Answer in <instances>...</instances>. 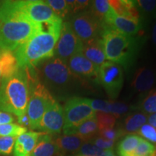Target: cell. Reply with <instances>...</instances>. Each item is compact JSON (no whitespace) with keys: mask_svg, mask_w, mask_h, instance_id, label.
I'll return each mask as SVG.
<instances>
[{"mask_svg":"<svg viewBox=\"0 0 156 156\" xmlns=\"http://www.w3.org/2000/svg\"><path fill=\"white\" fill-rule=\"evenodd\" d=\"M42 28V24L34 23L20 12L14 1H2L0 5V49L14 51Z\"/></svg>","mask_w":156,"mask_h":156,"instance_id":"obj_1","label":"cell"},{"mask_svg":"<svg viewBox=\"0 0 156 156\" xmlns=\"http://www.w3.org/2000/svg\"><path fill=\"white\" fill-rule=\"evenodd\" d=\"M42 25L41 30L13 51L20 69H31L45 60L54 57L62 20Z\"/></svg>","mask_w":156,"mask_h":156,"instance_id":"obj_2","label":"cell"},{"mask_svg":"<svg viewBox=\"0 0 156 156\" xmlns=\"http://www.w3.org/2000/svg\"><path fill=\"white\" fill-rule=\"evenodd\" d=\"M30 80L27 69H20L0 85V111L20 118L27 111L30 98Z\"/></svg>","mask_w":156,"mask_h":156,"instance_id":"obj_3","label":"cell"},{"mask_svg":"<svg viewBox=\"0 0 156 156\" xmlns=\"http://www.w3.org/2000/svg\"><path fill=\"white\" fill-rule=\"evenodd\" d=\"M103 50L106 59L122 65H128L134 54L136 42L132 36L122 34L102 25Z\"/></svg>","mask_w":156,"mask_h":156,"instance_id":"obj_4","label":"cell"},{"mask_svg":"<svg viewBox=\"0 0 156 156\" xmlns=\"http://www.w3.org/2000/svg\"><path fill=\"white\" fill-rule=\"evenodd\" d=\"M38 74L45 87L52 89H62L73 81L75 76L70 71L67 64L59 58L52 57L45 60L37 67Z\"/></svg>","mask_w":156,"mask_h":156,"instance_id":"obj_5","label":"cell"},{"mask_svg":"<svg viewBox=\"0 0 156 156\" xmlns=\"http://www.w3.org/2000/svg\"><path fill=\"white\" fill-rule=\"evenodd\" d=\"M54 101L55 99L51 93L42 83L34 84L30 90V98L26 111L31 129H37L45 112Z\"/></svg>","mask_w":156,"mask_h":156,"instance_id":"obj_6","label":"cell"},{"mask_svg":"<svg viewBox=\"0 0 156 156\" xmlns=\"http://www.w3.org/2000/svg\"><path fill=\"white\" fill-rule=\"evenodd\" d=\"M64 124L63 132L79 126L82 123L95 116V112L91 108L88 98L72 97L66 101L64 107Z\"/></svg>","mask_w":156,"mask_h":156,"instance_id":"obj_7","label":"cell"},{"mask_svg":"<svg viewBox=\"0 0 156 156\" xmlns=\"http://www.w3.org/2000/svg\"><path fill=\"white\" fill-rule=\"evenodd\" d=\"M98 80L111 98L119 94L124 83V74L120 64L106 61L98 67Z\"/></svg>","mask_w":156,"mask_h":156,"instance_id":"obj_8","label":"cell"},{"mask_svg":"<svg viewBox=\"0 0 156 156\" xmlns=\"http://www.w3.org/2000/svg\"><path fill=\"white\" fill-rule=\"evenodd\" d=\"M69 23L74 33L83 44L98 38L102 28V23L90 11L75 15Z\"/></svg>","mask_w":156,"mask_h":156,"instance_id":"obj_9","label":"cell"},{"mask_svg":"<svg viewBox=\"0 0 156 156\" xmlns=\"http://www.w3.org/2000/svg\"><path fill=\"white\" fill-rule=\"evenodd\" d=\"M14 2L16 8L34 23L44 24L62 20L45 1L26 0L14 1Z\"/></svg>","mask_w":156,"mask_h":156,"instance_id":"obj_10","label":"cell"},{"mask_svg":"<svg viewBox=\"0 0 156 156\" xmlns=\"http://www.w3.org/2000/svg\"><path fill=\"white\" fill-rule=\"evenodd\" d=\"M83 46V42L74 33L69 23H62L59 38L54 49V57L67 63L72 56L82 51Z\"/></svg>","mask_w":156,"mask_h":156,"instance_id":"obj_11","label":"cell"},{"mask_svg":"<svg viewBox=\"0 0 156 156\" xmlns=\"http://www.w3.org/2000/svg\"><path fill=\"white\" fill-rule=\"evenodd\" d=\"M64 124V109L57 101H54L45 112L37 129L51 135L59 134Z\"/></svg>","mask_w":156,"mask_h":156,"instance_id":"obj_12","label":"cell"},{"mask_svg":"<svg viewBox=\"0 0 156 156\" xmlns=\"http://www.w3.org/2000/svg\"><path fill=\"white\" fill-rule=\"evenodd\" d=\"M102 25L129 36L136 34L141 29L140 22L119 16L114 10L105 17Z\"/></svg>","mask_w":156,"mask_h":156,"instance_id":"obj_13","label":"cell"},{"mask_svg":"<svg viewBox=\"0 0 156 156\" xmlns=\"http://www.w3.org/2000/svg\"><path fill=\"white\" fill-rule=\"evenodd\" d=\"M68 67L75 76L98 78V67L85 57L82 52H78L72 56L67 62Z\"/></svg>","mask_w":156,"mask_h":156,"instance_id":"obj_14","label":"cell"},{"mask_svg":"<svg viewBox=\"0 0 156 156\" xmlns=\"http://www.w3.org/2000/svg\"><path fill=\"white\" fill-rule=\"evenodd\" d=\"M42 132H26L17 136L13 149V156H30Z\"/></svg>","mask_w":156,"mask_h":156,"instance_id":"obj_15","label":"cell"},{"mask_svg":"<svg viewBox=\"0 0 156 156\" xmlns=\"http://www.w3.org/2000/svg\"><path fill=\"white\" fill-rule=\"evenodd\" d=\"M113 10L119 16L140 22V12L136 1L131 0H109Z\"/></svg>","mask_w":156,"mask_h":156,"instance_id":"obj_16","label":"cell"},{"mask_svg":"<svg viewBox=\"0 0 156 156\" xmlns=\"http://www.w3.org/2000/svg\"><path fill=\"white\" fill-rule=\"evenodd\" d=\"M82 53L87 59L99 67L106 62V55L103 50L101 38H98L83 44Z\"/></svg>","mask_w":156,"mask_h":156,"instance_id":"obj_17","label":"cell"},{"mask_svg":"<svg viewBox=\"0 0 156 156\" xmlns=\"http://www.w3.org/2000/svg\"><path fill=\"white\" fill-rule=\"evenodd\" d=\"M61 154L51 134L43 132L30 156H59Z\"/></svg>","mask_w":156,"mask_h":156,"instance_id":"obj_18","label":"cell"},{"mask_svg":"<svg viewBox=\"0 0 156 156\" xmlns=\"http://www.w3.org/2000/svg\"><path fill=\"white\" fill-rule=\"evenodd\" d=\"M154 83L155 75L153 72L146 67H142L136 70L132 80V86L135 91L143 93L149 90Z\"/></svg>","mask_w":156,"mask_h":156,"instance_id":"obj_19","label":"cell"},{"mask_svg":"<svg viewBox=\"0 0 156 156\" xmlns=\"http://www.w3.org/2000/svg\"><path fill=\"white\" fill-rule=\"evenodd\" d=\"M18 69V64L13 51L0 49V70L2 80L12 76Z\"/></svg>","mask_w":156,"mask_h":156,"instance_id":"obj_20","label":"cell"},{"mask_svg":"<svg viewBox=\"0 0 156 156\" xmlns=\"http://www.w3.org/2000/svg\"><path fill=\"white\" fill-rule=\"evenodd\" d=\"M98 132V128L97 121L95 116H94L82 123L79 126L64 132V134L65 135H77L83 138L86 142L93 138Z\"/></svg>","mask_w":156,"mask_h":156,"instance_id":"obj_21","label":"cell"},{"mask_svg":"<svg viewBox=\"0 0 156 156\" xmlns=\"http://www.w3.org/2000/svg\"><path fill=\"white\" fill-rule=\"evenodd\" d=\"M83 138L77 135H64L58 136L55 140L56 145L62 153L66 152H75L80 149L85 143Z\"/></svg>","mask_w":156,"mask_h":156,"instance_id":"obj_22","label":"cell"},{"mask_svg":"<svg viewBox=\"0 0 156 156\" xmlns=\"http://www.w3.org/2000/svg\"><path fill=\"white\" fill-rule=\"evenodd\" d=\"M147 122V116L144 113H136L129 116L124 122V132H137Z\"/></svg>","mask_w":156,"mask_h":156,"instance_id":"obj_23","label":"cell"},{"mask_svg":"<svg viewBox=\"0 0 156 156\" xmlns=\"http://www.w3.org/2000/svg\"><path fill=\"white\" fill-rule=\"evenodd\" d=\"M141 140V136H139L137 134H130L124 136L121 140L118 145V148H117L119 155L124 156L126 154L131 153L137 147Z\"/></svg>","mask_w":156,"mask_h":156,"instance_id":"obj_24","label":"cell"},{"mask_svg":"<svg viewBox=\"0 0 156 156\" xmlns=\"http://www.w3.org/2000/svg\"><path fill=\"white\" fill-rule=\"evenodd\" d=\"M112 11L113 9L106 0H95L91 3L90 12L101 23Z\"/></svg>","mask_w":156,"mask_h":156,"instance_id":"obj_25","label":"cell"},{"mask_svg":"<svg viewBox=\"0 0 156 156\" xmlns=\"http://www.w3.org/2000/svg\"><path fill=\"white\" fill-rule=\"evenodd\" d=\"M124 156H156V147L151 142L142 138L137 147Z\"/></svg>","mask_w":156,"mask_h":156,"instance_id":"obj_26","label":"cell"},{"mask_svg":"<svg viewBox=\"0 0 156 156\" xmlns=\"http://www.w3.org/2000/svg\"><path fill=\"white\" fill-rule=\"evenodd\" d=\"M95 119L97 121L98 132L114 128L116 119L113 114L101 112H95Z\"/></svg>","mask_w":156,"mask_h":156,"instance_id":"obj_27","label":"cell"},{"mask_svg":"<svg viewBox=\"0 0 156 156\" xmlns=\"http://www.w3.org/2000/svg\"><path fill=\"white\" fill-rule=\"evenodd\" d=\"M27 132V128L20 124H0V136H19Z\"/></svg>","mask_w":156,"mask_h":156,"instance_id":"obj_28","label":"cell"},{"mask_svg":"<svg viewBox=\"0 0 156 156\" xmlns=\"http://www.w3.org/2000/svg\"><path fill=\"white\" fill-rule=\"evenodd\" d=\"M57 16L64 18L69 12L67 2L64 0H47L45 1Z\"/></svg>","mask_w":156,"mask_h":156,"instance_id":"obj_29","label":"cell"},{"mask_svg":"<svg viewBox=\"0 0 156 156\" xmlns=\"http://www.w3.org/2000/svg\"><path fill=\"white\" fill-rule=\"evenodd\" d=\"M140 109L145 114H156V90L150 93L142 101Z\"/></svg>","mask_w":156,"mask_h":156,"instance_id":"obj_30","label":"cell"},{"mask_svg":"<svg viewBox=\"0 0 156 156\" xmlns=\"http://www.w3.org/2000/svg\"><path fill=\"white\" fill-rule=\"evenodd\" d=\"M16 139V136H0V155H10L13 152Z\"/></svg>","mask_w":156,"mask_h":156,"instance_id":"obj_31","label":"cell"},{"mask_svg":"<svg viewBox=\"0 0 156 156\" xmlns=\"http://www.w3.org/2000/svg\"><path fill=\"white\" fill-rule=\"evenodd\" d=\"M139 10L145 14L154 15L156 14V1L155 0H139L136 1Z\"/></svg>","mask_w":156,"mask_h":156,"instance_id":"obj_32","label":"cell"},{"mask_svg":"<svg viewBox=\"0 0 156 156\" xmlns=\"http://www.w3.org/2000/svg\"><path fill=\"white\" fill-rule=\"evenodd\" d=\"M137 133L140 136L145 138V140H147V141L153 142V143H156V128L150 125L149 124H144L140 129Z\"/></svg>","mask_w":156,"mask_h":156,"instance_id":"obj_33","label":"cell"},{"mask_svg":"<svg viewBox=\"0 0 156 156\" xmlns=\"http://www.w3.org/2000/svg\"><path fill=\"white\" fill-rule=\"evenodd\" d=\"M103 150L96 147L94 144L85 142L80 149V155L83 156H100Z\"/></svg>","mask_w":156,"mask_h":156,"instance_id":"obj_34","label":"cell"},{"mask_svg":"<svg viewBox=\"0 0 156 156\" xmlns=\"http://www.w3.org/2000/svg\"><path fill=\"white\" fill-rule=\"evenodd\" d=\"M129 106L124 103L109 101V114H112L117 118L128 112Z\"/></svg>","mask_w":156,"mask_h":156,"instance_id":"obj_35","label":"cell"},{"mask_svg":"<svg viewBox=\"0 0 156 156\" xmlns=\"http://www.w3.org/2000/svg\"><path fill=\"white\" fill-rule=\"evenodd\" d=\"M88 103L91 108L96 112L109 113V101L99 100V99H89Z\"/></svg>","mask_w":156,"mask_h":156,"instance_id":"obj_36","label":"cell"},{"mask_svg":"<svg viewBox=\"0 0 156 156\" xmlns=\"http://www.w3.org/2000/svg\"><path fill=\"white\" fill-rule=\"evenodd\" d=\"M99 134L101 136V137L104 138V139L112 140L114 141L118 139L119 136H121L124 134V132L123 130L114 129V128L108 129H104L99 131Z\"/></svg>","mask_w":156,"mask_h":156,"instance_id":"obj_37","label":"cell"},{"mask_svg":"<svg viewBox=\"0 0 156 156\" xmlns=\"http://www.w3.org/2000/svg\"><path fill=\"white\" fill-rule=\"evenodd\" d=\"M69 7V11L73 12H77L78 11L83 10L90 4V2L87 0H75V1H66Z\"/></svg>","mask_w":156,"mask_h":156,"instance_id":"obj_38","label":"cell"},{"mask_svg":"<svg viewBox=\"0 0 156 156\" xmlns=\"http://www.w3.org/2000/svg\"><path fill=\"white\" fill-rule=\"evenodd\" d=\"M114 142H115L112 140L104 139L103 137H98L94 140V145L100 149L105 151V150L112 149L114 145Z\"/></svg>","mask_w":156,"mask_h":156,"instance_id":"obj_39","label":"cell"},{"mask_svg":"<svg viewBox=\"0 0 156 156\" xmlns=\"http://www.w3.org/2000/svg\"><path fill=\"white\" fill-rule=\"evenodd\" d=\"M14 120V117L11 114L0 111V124H11Z\"/></svg>","mask_w":156,"mask_h":156,"instance_id":"obj_40","label":"cell"},{"mask_svg":"<svg viewBox=\"0 0 156 156\" xmlns=\"http://www.w3.org/2000/svg\"><path fill=\"white\" fill-rule=\"evenodd\" d=\"M18 122L20 125L21 126H30V122H29V119L28 115H27L26 113L20 117V118H18Z\"/></svg>","mask_w":156,"mask_h":156,"instance_id":"obj_41","label":"cell"},{"mask_svg":"<svg viewBox=\"0 0 156 156\" xmlns=\"http://www.w3.org/2000/svg\"><path fill=\"white\" fill-rule=\"evenodd\" d=\"M147 122L150 125L156 128V114H151L149 116H147Z\"/></svg>","mask_w":156,"mask_h":156,"instance_id":"obj_42","label":"cell"},{"mask_svg":"<svg viewBox=\"0 0 156 156\" xmlns=\"http://www.w3.org/2000/svg\"><path fill=\"white\" fill-rule=\"evenodd\" d=\"M100 156H115V155L114 153V151L112 149H109L103 151Z\"/></svg>","mask_w":156,"mask_h":156,"instance_id":"obj_43","label":"cell"},{"mask_svg":"<svg viewBox=\"0 0 156 156\" xmlns=\"http://www.w3.org/2000/svg\"><path fill=\"white\" fill-rule=\"evenodd\" d=\"M152 39H153V41L154 44L156 45V23L154 25L153 28V32H152Z\"/></svg>","mask_w":156,"mask_h":156,"instance_id":"obj_44","label":"cell"},{"mask_svg":"<svg viewBox=\"0 0 156 156\" xmlns=\"http://www.w3.org/2000/svg\"><path fill=\"white\" fill-rule=\"evenodd\" d=\"M2 83V75H1V70H0V85H1Z\"/></svg>","mask_w":156,"mask_h":156,"instance_id":"obj_45","label":"cell"},{"mask_svg":"<svg viewBox=\"0 0 156 156\" xmlns=\"http://www.w3.org/2000/svg\"><path fill=\"white\" fill-rule=\"evenodd\" d=\"M2 1H0V5H2Z\"/></svg>","mask_w":156,"mask_h":156,"instance_id":"obj_46","label":"cell"},{"mask_svg":"<svg viewBox=\"0 0 156 156\" xmlns=\"http://www.w3.org/2000/svg\"><path fill=\"white\" fill-rule=\"evenodd\" d=\"M77 156H83V155H78Z\"/></svg>","mask_w":156,"mask_h":156,"instance_id":"obj_47","label":"cell"}]
</instances>
